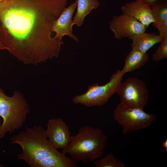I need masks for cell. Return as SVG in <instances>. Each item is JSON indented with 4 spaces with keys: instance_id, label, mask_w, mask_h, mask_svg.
Segmentation results:
<instances>
[{
    "instance_id": "20",
    "label": "cell",
    "mask_w": 167,
    "mask_h": 167,
    "mask_svg": "<svg viewBox=\"0 0 167 167\" xmlns=\"http://www.w3.org/2000/svg\"><path fill=\"white\" fill-rule=\"evenodd\" d=\"M8 0H0V11L5 6Z\"/></svg>"
},
{
    "instance_id": "14",
    "label": "cell",
    "mask_w": 167,
    "mask_h": 167,
    "mask_svg": "<svg viewBox=\"0 0 167 167\" xmlns=\"http://www.w3.org/2000/svg\"><path fill=\"white\" fill-rule=\"evenodd\" d=\"M100 5L98 0H78L76 12L72 20L73 25L80 27L83 24L85 17L93 9L98 8Z\"/></svg>"
},
{
    "instance_id": "23",
    "label": "cell",
    "mask_w": 167,
    "mask_h": 167,
    "mask_svg": "<svg viewBox=\"0 0 167 167\" xmlns=\"http://www.w3.org/2000/svg\"><path fill=\"white\" fill-rule=\"evenodd\" d=\"M2 118H1L0 117V127L1 126V125H2Z\"/></svg>"
},
{
    "instance_id": "2",
    "label": "cell",
    "mask_w": 167,
    "mask_h": 167,
    "mask_svg": "<svg viewBox=\"0 0 167 167\" xmlns=\"http://www.w3.org/2000/svg\"><path fill=\"white\" fill-rule=\"evenodd\" d=\"M10 137L11 144H16L22 148L17 156L30 167H78V163L59 152L49 143L45 130L41 126L26 128Z\"/></svg>"
},
{
    "instance_id": "8",
    "label": "cell",
    "mask_w": 167,
    "mask_h": 167,
    "mask_svg": "<svg viewBox=\"0 0 167 167\" xmlns=\"http://www.w3.org/2000/svg\"><path fill=\"white\" fill-rule=\"evenodd\" d=\"M109 28L114 33V38L129 39L144 32L148 28L137 20L125 14L114 16L109 22Z\"/></svg>"
},
{
    "instance_id": "4",
    "label": "cell",
    "mask_w": 167,
    "mask_h": 167,
    "mask_svg": "<svg viewBox=\"0 0 167 167\" xmlns=\"http://www.w3.org/2000/svg\"><path fill=\"white\" fill-rule=\"evenodd\" d=\"M30 109L24 95L15 90L8 96L0 88V117L3 121L0 128V139L20 128L26 120Z\"/></svg>"
},
{
    "instance_id": "12",
    "label": "cell",
    "mask_w": 167,
    "mask_h": 167,
    "mask_svg": "<svg viewBox=\"0 0 167 167\" xmlns=\"http://www.w3.org/2000/svg\"><path fill=\"white\" fill-rule=\"evenodd\" d=\"M129 39L132 40L131 49H136L146 53L155 44L161 43L163 38L155 33L144 32L138 35L131 37Z\"/></svg>"
},
{
    "instance_id": "22",
    "label": "cell",
    "mask_w": 167,
    "mask_h": 167,
    "mask_svg": "<svg viewBox=\"0 0 167 167\" xmlns=\"http://www.w3.org/2000/svg\"><path fill=\"white\" fill-rule=\"evenodd\" d=\"M5 48L0 42V50L4 49Z\"/></svg>"
},
{
    "instance_id": "15",
    "label": "cell",
    "mask_w": 167,
    "mask_h": 167,
    "mask_svg": "<svg viewBox=\"0 0 167 167\" xmlns=\"http://www.w3.org/2000/svg\"><path fill=\"white\" fill-rule=\"evenodd\" d=\"M151 10L154 21L153 26L155 27L167 20V0L151 6Z\"/></svg>"
},
{
    "instance_id": "17",
    "label": "cell",
    "mask_w": 167,
    "mask_h": 167,
    "mask_svg": "<svg viewBox=\"0 0 167 167\" xmlns=\"http://www.w3.org/2000/svg\"><path fill=\"white\" fill-rule=\"evenodd\" d=\"M159 47L152 56L153 61L159 62L167 58V38H164Z\"/></svg>"
},
{
    "instance_id": "13",
    "label": "cell",
    "mask_w": 167,
    "mask_h": 167,
    "mask_svg": "<svg viewBox=\"0 0 167 167\" xmlns=\"http://www.w3.org/2000/svg\"><path fill=\"white\" fill-rule=\"evenodd\" d=\"M149 60V56L147 52H141L136 49H131L124 59L125 64L121 70L123 75L127 72H131L139 69Z\"/></svg>"
},
{
    "instance_id": "1",
    "label": "cell",
    "mask_w": 167,
    "mask_h": 167,
    "mask_svg": "<svg viewBox=\"0 0 167 167\" xmlns=\"http://www.w3.org/2000/svg\"><path fill=\"white\" fill-rule=\"evenodd\" d=\"M67 0H8L0 11V42L25 64L57 58L64 42L52 35Z\"/></svg>"
},
{
    "instance_id": "24",
    "label": "cell",
    "mask_w": 167,
    "mask_h": 167,
    "mask_svg": "<svg viewBox=\"0 0 167 167\" xmlns=\"http://www.w3.org/2000/svg\"><path fill=\"white\" fill-rule=\"evenodd\" d=\"M4 166L3 165H2L1 164H0V167H3Z\"/></svg>"
},
{
    "instance_id": "3",
    "label": "cell",
    "mask_w": 167,
    "mask_h": 167,
    "mask_svg": "<svg viewBox=\"0 0 167 167\" xmlns=\"http://www.w3.org/2000/svg\"><path fill=\"white\" fill-rule=\"evenodd\" d=\"M107 139L108 136L100 128L83 126L76 134L71 136L70 143L62 152L69 154L78 163L93 162L102 157Z\"/></svg>"
},
{
    "instance_id": "25",
    "label": "cell",
    "mask_w": 167,
    "mask_h": 167,
    "mask_svg": "<svg viewBox=\"0 0 167 167\" xmlns=\"http://www.w3.org/2000/svg\"><path fill=\"white\" fill-rule=\"evenodd\" d=\"M1 66H0V71H1Z\"/></svg>"
},
{
    "instance_id": "9",
    "label": "cell",
    "mask_w": 167,
    "mask_h": 167,
    "mask_svg": "<svg viewBox=\"0 0 167 167\" xmlns=\"http://www.w3.org/2000/svg\"><path fill=\"white\" fill-rule=\"evenodd\" d=\"M45 130L46 137L55 149H64L71 141V132L69 127L61 118L49 119Z\"/></svg>"
},
{
    "instance_id": "10",
    "label": "cell",
    "mask_w": 167,
    "mask_h": 167,
    "mask_svg": "<svg viewBox=\"0 0 167 167\" xmlns=\"http://www.w3.org/2000/svg\"><path fill=\"white\" fill-rule=\"evenodd\" d=\"M78 0L71 3L63 10L58 18L55 21L52 28V31L55 33L54 37L62 40V37L67 35L77 41L79 40L72 33L73 25L72 18L73 13L77 7Z\"/></svg>"
},
{
    "instance_id": "5",
    "label": "cell",
    "mask_w": 167,
    "mask_h": 167,
    "mask_svg": "<svg viewBox=\"0 0 167 167\" xmlns=\"http://www.w3.org/2000/svg\"><path fill=\"white\" fill-rule=\"evenodd\" d=\"M123 76L121 70H118L112 75L109 82L102 86L97 83L89 86L86 93L74 97L73 102L88 107L102 106L117 93L122 82Z\"/></svg>"
},
{
    "instance_id": "19",
    "label": "cell",
    "mask_w": 167,
    "mask_h": 167,
    "mask_svg": "<svg viewBox=\"0 0 167 167\" xmlns=\"http://www.w3.org/2000/svg\"><path fill=\"white\" fill-rule=\"evenodd\" d=\"M151 6L162 3L165 0H140Z\"/></svg>"
},
{
    "instance_id": "16",
    "label": "cell",
    "mask_w": 167,
    "mask_h": 167,
    "mask_svg": "<svg viewBox=\"0 0 167 167\" xmlns=\"http://www.w3.org/2000/svg\"><path fill=\"white\" fill-rule=\"evenodd\" d=\"M92 167H124L121 161L116 158L111 153L108 154L104 157L94 161Z\"/></svg>"
},
{
    "instance_id": "6",
    "label": "cell",
    "mask_w": 167,
    "mask_h": 167,
    "mask_svg": "<svg viewBox=\"0 0 167 167\" xmlns=\"http://www.w3.org/2000/svg\"><path fill=\"white\" fill-rule=\"evenodd\" d=\"M113 117L122 126L124 134L148 127L157 119L153 113H148L143 109L131 107L120 102L115 109Z\"/></svg>"
},
{
    "instance_id": "11",
    "label": "cell",
    "mask_w": 167,
    "mask_h": 167,
    "mask_svg": "<svg viewBox=\"0 0 167 167\" xmlns=\"http://www.w3.org/2000/svg\"><path fill=\"white\" fill-rule=\"evenodd\" d=\"M121 10L123 14L132 17L147 27L154 22L151 6L140 0L126 3Z\"/></svg>"
},
{
    "instance_id": "21",
    "label": "cell",
    "mask_w": 167,
    "mask_h": 167,
    "mask_svg": "<svg viewBox=\"0 0 167 167\" xmlns=\"http://www.w3.org/2000/svg\"><path fill=\"white\" fill-rule=\"evenodd\" d=\"M163 147L165 148V150L167 151V139H166L163 143Z\"/></svg>"
},
{
    "instance_id": "7",
    "label": "cell",
    "mask_w": 167,
    "mask_h": 167,
    "mask_svg": "<svg viewBox=\"0 0 167 167\" xmlns=\"http://www.w3.org/2000/svg\"><path fill=\"white\" fill-rule=\"evenodd\" d=\"M117 93L120 103L132 107L143 109L148 100L146 84L135 77L127 78L122 82Z\"/></svg>"
},
{
    "instance_id": "18",
    "label": "cell",
    "mask_w": 167,
    "mask_h": 167,
    "mask_svg": "<svg viewBox=\"0 0 167 167\" xmlns=\"http://www.w3.org/2000/svg\"><path fill=\"white\" fill-rule=\"evenodd\" d=\"M158 30L159 35L162 38H167V20L155 27Z\"/></svg>"
}]
</instances>
